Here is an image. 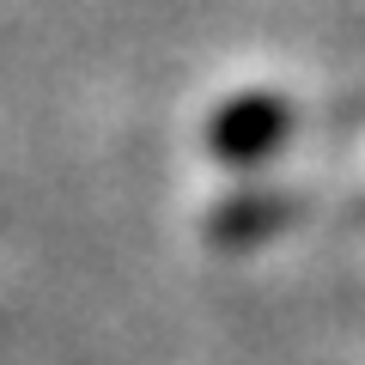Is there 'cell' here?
<instances>
[{"instance_id":"cell-1","label":"cell","mask_w":365,"mask_h":365,"mask_svg":"<svg viewBox=\"0 0 365 365\" xmlns=\"http://www.w3.org/2000/svg\"><path fill=\"white\" fill-rule=\"evenodd\" d=\"M292 104L287 98H244V104H232L225 110L220 122H213V153H225V158H268V153H280V146H287V134H292Z\"/></svg>"},{"instance_id":"cell-2","label":"cell","mask_w":365,"mask_h":365,"mask_svg":"<svg viewBox=\"0 0 365 365\" xmlns=\"http://www.w3.org/2000/svg\"><path fill=\"white\" fill-rule=\"evenodd\" d=\"M287 220H299V201L292 195H250V201H237L220 225L232 237H262V232H280Z\"/></svg>"}]
</instances>
